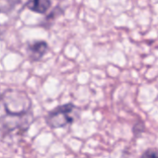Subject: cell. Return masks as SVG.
<instances>
[{"label": "cell", "instance_id": "3957f363", "mask_svg": "<svg viewBox=\"0 0 158 158\" xmlns=\"http://www.w3.org/2000/svg\"><path fill=\"white\" fill-rule=\"evenodd\" d=\"M48 48V45L44 40H38L30 43L27 46V53L29 55L30 60L33 62L40 60L47 53Z\"/></svg>", "mask_w": 158, "mask_h": 158}, {"label": "cell", "instance_id": "7a4b0ae2", "mask_svg": "<svg viewBox=\"0 0 158 158\" xmlns=\"http://www.w3.org/2000/svg\"><path fill=\"white\" fill-rule=\"evenodd\" d=\"M79 115L80 109L73 103H65L50 111L46 116V123L53 129L60 128L74 123Z\"/></svg>", "mask_w": 158, "mask_h": 158}, {"label": "cell", "instance_id": "52a82bcc", "mask_svg": "<svg viewBox=\"0 0 158 158\" xmlns=\"http://www.w3.org/2000/svg\"><path fill=\"white\" fill-rule=\"evenodd\" d=\"M141 158H158V152L154 149H148L142 153Z\"/></svg>", "mask_w": 158, "mask_h": 158}, {"label": "cell", "instance_id": "8992f818", "mask_svg": "<svg viewBox=\"0 0 158 158\" xmlns=\"http://www.w3.org/2000/svg\"><path fill=\"white\" fill-rule=\"evenodd\" d=\"M22 0H0V13H9L13 10Z\"/></svg>", "mask_w": 158, "mask_h": 158}, {"label": "cell", "instance_id": "5b68a950", "mask_svg": "<svg viewBox=\"0 0 158 158\" xmlns=\"http://www.w3.org/2000/svg\"><path fill=\"white\" fill-rule=\"evenodd\" d=\"M62 14H63L62 9L60 8V7H56V8H55L54 10H52L51 12L45 18V20L42 22L41 25H42L43 27H45V28H49V27L54 23V22H55L60 16H61Z\"/></svg>", "mask_w": 158, "mask_h": 158}, {"label": "cell", "instance_id": "6da1fadb", "mask_svg": "<svg viewBox=\"0 0 158 158\" xmlns=\"http://www.w3.org/2000/svg\"><path fill=\"white\" fill-rule=\"evenodd\" d=\"M34 121L33 102L25 91L9 89L0 94V138L23 135Z\"/></svg>", "mask_w": 158, "mask_h": 158}, {"label": "cell", "instance_id": "277c9868", "mask_svg": "<svg viewBox=\"0 0 158 158\" xmlns=\"http://www.w3.org/2000/svg\"><path fill=\"white\" fill-rule=\"evenodd\" d=\"M52 5V0H26L24 7L29 10L38 13L45 14Z\"/></svg>", "mask_w": 158, "mask_h": 158}]
</instances>
